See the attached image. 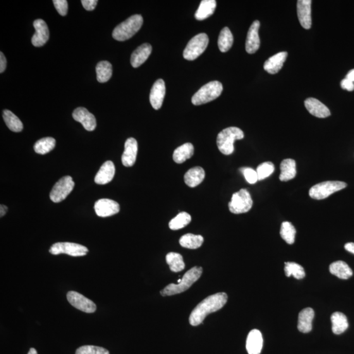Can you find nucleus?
<instances>
[{"label": "nucleus", "mask_w": 354, "mask_h": 354, "mask_svg": "<svg viewBox=\"0 0 354 354\" xmlns=\"http://www.w3.org/2000/svg\"><path fill=\"white\" fill-rule=\"evenodd\" d=\"M228 295L225 293H218L208 296L198 304L189 317V322L192 326H198L203 323L210 313L221 310L226 305Z\"/></svg>", "instance_id": "1"}, {"label": "nucleus", "mask_w": 354, "mask_h": 354, "mask_svg": "<svg viewBox=\"0 0 354 354\" xmlns=\"http://www.w3.org/2000/svg\"><path fill=\"white\" fill-rule=\"evenodd\" d=\"M203 269L202 267H195L189 270L184 275L180 283L168 285L161 291V295L164 296L176 295L188 290L196 281L202 276Z\"/></svg>", "instance_id": "2"}, {"label": "nucleus", "mask_w": 354, "mask_h": 354, "mask_svg": "<svg viewBox=\"0 0 354 354\" xmlns=\"http://www.w3.org/2000/svg\"><path fill=\"white\" fill-rule=\"evenodd\" d=\"M243 137L244 133L240 128L231 127L224 129L217 136V147L222 154L231 155L234 151V142L236 140L242 139Z\"/></svg>", "instance_id": "3"}, {"label": "nucleus", "mask_w": 354, "mask_h": 354, "mask_svg": "<svg viewBox=\"0 0 354 354\" xmlns=\"http://www.w3.org/2000/svg\"><path fill=\"white\" fill-rule=\"evenodd\" d=\"M143 18L140 15H134L117 26L112 32V37L117 41L123 42L132 38L140 29Z\"/></svg>", "instance_id": "4"}, {"label": "nucleus", "mask_w": 354, "mask_h": 354, "mask_svg": "<svg viewBox=\"0 0 354 354\" xmlns=\"http://www.w3.org/2000/svg\"><path fill=\"white\" fill-rule=\"evenodd\" d=\"M223 87L218 81H210L201 87L192 98V102L196 106L212 101L221 95Z\"/></svg>", "instance_id": "5"}, {"label": "nucleus", "mask_w": 354, "mask_h": 354, "mask_svg": "<svg viewBox=\"0 0 354 354\" xmlns=\"http://www.w3.org/2000/svg\"><path fill=\"white\" fill-rule=\"evenodd\" d=\"M347 185L342 181H325L313 186L309 191V195L312 199L324 200L332 193L345 188Z\"/></svg>", "instance_id": "6"}, {"label": "nucleus", "mask_w": 354, "mask_h": 354, "mask_svg": "<svg viewBox=\"0 0 354 354\" xmlns=\"http://www.w3.org/2000/svg\"><path fill=\"white\" fill-rule=\"evenodd\" d=\"M209 44V38L206 33H201L192 38L184 50L183 57L188 61H193L199 57L206 49Z\"/></svg>", "instance_id": "7"}, {"label": "nucleus", "mask_w": 354, "mask_h": 354, "mask_svg": "<svg viewBox=\"0 0 354 354\" xmlns=\"http://www.w3.org/2000/svg\"><path fill=\"white\" fill-rule=\"evenodd\" d=\"M252 206V198L246 189H241L234 193L228 203L229 211L234 214H245L251 210Z\"/></svg>", "instance_id": "8"}, {"label": "nucleus", "mask_w": 354, "mask_h": 354, "mask_svg": "<svg viewBox=\"0 0 354 354\" xmlns=\"http://www.w3.org/2000/svg\"><path fill=\"white\" fill-rule=\"evenodd\" d=\"M74 182L70 176H65L57 182L50 192V199L52 202L59 203L65 200L73 190Z\"/></svg>", "instance_id": "9"}, {"label": "nucleus", "mask_w": 354, "mask_h": 354, "mask_svg": "<svg viewBox=\"0 0 354 354\" xmlns=\"http://www.w3.org/2000/svg\"><path fill=\"white\" fill-rule=\"evenodd\" d=\"M88 249L80 244L59 242L54 244L50 248L52 255L66 254L72 257H83L87 254Z\"/></svg>", "instance_id": "10"}, {"label": "nucleus", "mask_w": 354, "mask_h": 354, "mask_svg": "<svg viewBox=\"0 0 354 354\" xmlns=\"http://www.w3.org/2000/svg\"><path fill=\"white\" fill-rule=\"evenodd\" d=\"M67 299L71 305L82 312L91 314L96 311L97 306L95 304L77 292L69 291L67 293Z\"/></svg>", "instance_id": "11"}, {"label": "nucleus", "mask_w": 354, "mask_h": 354, "mask_svg": "<svg viewBox=\"0 0 354 354\" xmlns=\"http://www.w3.org/2000/svg\"><path fill=\"white\" fill-rule=\"evenodd\" d=\"M36 30L32 38L33 46L42 47L46 44L49 38V31L46 23L42 19H37L33 24Z\"/></svg>", "instance_id": "12"}, {"label": "nucleus", "mask_w": 354, "mask_h": 354, "mask_svg": "<svg viewBox=\"0 0 354 354\" xmlns=\"http://www.w3.org/2000/svg\"><path fill=\"white\" fill-rule=\"evenodd\" d=\"M73 117L76 121L80 122L83 128L88 131H94L97 127L96 118L83 107H79L73 112Z\"/></svg>", "instance_id": "13"}, {"label": "nucleus", "mask_w": 354, "mask_h": 354, "mask_svg": "<svg viewBox=\"0 0 354 354\" xmlns=\"http://www.w3.org/2000/svg\"><path fill=\"white\" fill-rule=\"evenodd\" d=\"M95 210L100 217H111L118 214L119 205L114 200L101 199L98 200L95 204Z\"/></svg>", "instance_id": "14"}, {"label": "nucleus", "mask_w": 354, "mask_h": 354, "mask_svg": "<svg viewBox=\"0 0 354 354\" xmlns=\"http://www.w3.org/2000/svg\"><path fill=\"white\" fill-rule=\"evenodd\" d=\"M260 26L259 21H255L249 29L245 43V49L248 54H255L259 49L260 40L258 36V30H259Z\"/></svg>", "instance_id": "15"}, {"label": "nucleus", "mask_w": 354, "mask_h": 354, "mask_svg": "<svg viewBox=\"0 0 354 354\" xmlns=\"http://www.w3.org/2000/svg\"><path fill=\"white\" fill-rule=\"evenodd\" d=\"M166 95V84L162 79L157 80L153 85L150 94V101L155 110L162 107Z\"/></svg>", "instance_id": "16"}, {"label": "nucleus", "mask_w": 354, "mask_h": 354, "mask_svg": "<svg viewBox=\"0 0 354 354\" xmlns=\"http://www.w3.org/2000/svg\"><path fill=\"white\" fill-rule=\"evenodd\" d=\"M311 0H299L297 2V15L301 26L306 30L312 26L311 16Z\"/></svg>", "instance_id": "17"}, {"label": "nucleus", "mask_w": 354, "mask_h": 354, "mask_svg": "<svg viewBox=\"0 0 354 354\" xmlns=\"http://www.w3.org/2000/svg\"><path fill=\"white\" fill-rule=\"evenodd\" d=\"M138 152L137 141L129 138L125 143V150L122 155L121 162L124 166L131 167L135 164Z\"/></svg>", "instance_id": "18"}, {"label": "nucleus", "mask_w": 354, "mask_h": 354, "mask_svg": "<svg viewBox=\"0 0 354 354\" xmlns=\"http://www.w3.org/2000/svg\"><path fill=\"white\" fill-rule=\"evenodd\" d=\"M305 105L309 113L317 118H325L331 116L328 108L315 98H308L305 100Z\"/></svg>", "instance_id": "19"}, {"label": "nucleus", "mask_w": 354, "mask_h": 354, "mask_svg": "<svg viewBox=\"0 0 354 354\" xmlns=\"http://www.w3.org/2000/svg\"><path fill=\"white\" fill-rule=\"evenodd\" d=\"M263 346L261 332L257 329H253L249 333L246 342V348L249 354H260Z\"/></svg>", "instance_id": "20"}, {"label": "nucleus", "mask_w": 354, "mask_h": 354, "mask_svg": "<svg viewBox=\"0 0 354 354\" xmlns=\"http://www.w3.org/2000/svg\"><path fill=\"white\" fill-rule=\"evenodd\" d=\"M288 56V52L282 51L270 57L264 63V70L271 74L278 73L283 67L284 63L286 61Z\"/></svg>", "instance_id": "21"}, {"label": "nucleus", "mask_w": 354, "mask_h": 354, "mask_svg": "<svg viewBox=\"0 0 354 354\" xmlns=\"http://www.w3.org/2000/svg\"><path fill=\"white\" fill-rule=\"evenodd\" d=\"M152 46L149 44H144L134 51L131 57V64L133 68H138L145 63L152 52Z\"/></svg>", "instance_id": "22"}, {"label": "nucleus", "mask_w": 354, "mask_h": 354, "mask_svg": "<svg viewBox=\"0 0 354 354\" xmlns=\"http://www.w3.org/2000/svg\"><path fill=\"white\" fill-rule=\"evenodd\" d=\"M115 166L113 162L107 161L104 163L95 176V182L98 185H106L111 182L115 174Z\"/></svg>", "instance_id": "23"}, {"label": "nucleus", "mask_w": 354, "mask_h": 354, "mask_svg": "<svg viewBox=\"0 0 354 354\" xmlns=\"http://www.w3.org/2000/svg\"><path fill=\"white\" fill-rule=\"evenodd\" d=\"M314 311L311 308L303 309L298 315V329L303 333L312 331V322L314 317Z\"/></svg>", "instance_id": "24"}, {"label": "nucleus", "mask_w": 354, "mask_h": 354, "mask_svg": "<svg viewBox=\"0 0 354 354\" xmlns=\"http://www.w3.org/2000/svg\"><path fill=\"white\" fill-rule=\"evenodd\" d=\"M205 173L202 167L197 166L188 170L185 174L186 185L190 188H194L200 185L204 180Z\"/></svg>", "instance_id": "25"}, {"label": "nucleus", "mask_w": 354, "mask_h": 354, "mask_svg": "<svg viewBox=\"0 0 354 354\" xmlns=\"http://www.w3.org/2000/svg\"><path fill=\"white\" fill-rule=\"evenodd\" d=\"M329 271L332 275L342 279H348L353 275L350 267L342 260L332 262L330 265Z\"/></svg>", "instance_id": "26"}, {"label": "nucleus", "mask_w": 354, "mask_h": 354, "mask_svg": "<svg viewBox=\"0 0 354 354\" xmlns=\"http://www.w3.org/2000/svg\"><path fill=\"white\" fill-rule=\"evenodd\" d=\"M216 7L215 0H203L196 12L195 18L198 21L205 20L214 13Z\"/></svg>", "instance_id": "27"}, {"label": "nucleus", "mask_w": 354, "mask_h": 354, "mask_svg": "<svg viewBox=\"0 0 354 354\" xmlns=\"http://www.w3.org/2000/svg\"><path fill=\"white\" fill-rule=\"evenodd\" d=\"M194 152V148L191 143H185L174 150L173 159L176 164H181L191 158Z\"/></svg>", "instance_id": "28"}, {"label": "nucleus", "mask_w": 354, "mask_h": 354, "mask_svg": "<svg viewBox=\"0 0 354 354\" xmlns=\"http://www.w3.org/2000/svg\"><path fill=\"white\" fill-rule=\"evenodd\" d=\"M281 173L279 180L288 181L295 178L296 174V162L292 159L283 160L280 164Z\"/></svg>", "instance_id": "29"}, {"label": "nucleus", "mask_w": 354, "mask_h": 354, "mask_svg": "<svg viewBox=\"0 0 354 354\" xmlns=\"http://www.w3.org/2000/svg\"><path fill=\"white\" fill-rule=\"evenodd\" d=\"M332 331L334 334H341L348 328V320L345 315L341 312H334L331 317Z\"/></svg>", "instance_id": "30"}, {"label": "nucleus", "mask_w": 354, "mask_h": 354, "mask_svg": "<svg viewBox=\"0 0 354 354\" xmlns=\"http://www.w3.org/2000/svg\"><path fill=\"white\" fill-rule=\"evenodd\" d=\"M234 37L231 30L228 27L224 28L220 33L218 40V46L222 52L228 51L233 46Z\"/></svg>", "instance_id": "31"}, {"label": "nucleus", "mask_w": 354, "mask_h": 354, "mask_svg": "<svg viewBox=\"0 0 354 354\" xmlns=\"http://www.w3.org/2000/svg\"><path fill=\"white\" fill-rule=\"evenodd\" d=\"M203 240H204L202 236L186 234L181 237L179 243L182 247L190 249V250H196L202 245Z\"/></svg>", "instance_id": "32"}, {"label": "nucleus", "mask_w": 354, "mask_h": 354, "mask_svg": "<svg viewBox=\"0 0 354 354\" xmlns=\"http://www.w3.org/2000/svg\"><path fill=\"white\" fill-rule=\"evenodd\" d=\"M3 118L8 128L13 132H21L23 129V124L20 119L9 110H4Z\"/></svg>", "instance_id": "33"}, {"label": "nucleus", "mask_w": 354, "mask_h": 354, "mask_svg": "<svg viewBox=\"0 0 354 354\" xmlns=\"http://www.w3.org/2000/svg\"><path fill=\"white\" fill-rule=\"evenodd\" d=\"M56 140L52 137H45L38 140L33 146V149L37 154L44 155L47 154L56 147Z\"/></svg>", "instance_id": "34"}, {"label": "nucleus", "mask_w": 354, "mask_h": 354, "mask_svg": "<svg viewBox=\"0 0 354 354\" xmlns=\"http://www.w3.org/2000/svg\"><path fill=\"white\" fill-rule=\"evenodd\" d=\"M97 79L100 83H105L111 78L112 66L108 61H101L96 66Z\"/></svg>", "instance_id": "35"}, {"label": "nucleus", "mask_w": 354, "mask_h": 354, "mask_svg": "<svg viewBox=\"0 0 354 354\" xmlns=\"http://www.w3.org/2000/svg\"><path fill=\"white\" fill-rule=\"evenodd\" d=\"M166 262L172 272H179L185 269V264L184 262L183 256L179 253L173 252L168 253L166 255Z\"/></svg>", "instance_id": "36"}, {"label": "nucleus", "mask_w": 354, "mask_h": 354, "mask_svg": "<svg viewBox=\"0 0 354 354\" xmlns=\"http://www.w3.org/2000/svg\"><path fill=\"white\" fill-rule=\"evenodd\" d=\"M192 221V217L188 213L182 212L173 218L169 222V226L170 229L173 231H177L185 228Z\"/></svg>", "instance_id": "37"}, {"label": "nucleus", "mask_w": 354, "mask_h": 354, "mask_svg": "<svg viewBox=\"0 0 354 354\" xmlns=\"http://www.w3.org/2000/svg\"><path fill=\"white\" fill-rule=\"evenodd\" d=\"M285 273L286 276H293L297 279H303L305 277V272L302 266L295 262H287L285 263Z\"/></svg>", "instance_id": "38"}, {"label": "nucleus", "mask_w": 354, "mask_h": 354, "mask_svg": "<svg viewBox=\"0 0 354 354\" xmlns=\"http://www.w3.org/2000/svg\"><path fill=\"white\" fill-rule=\"evenodd\" d=\"M296 233L295 226L291 222H284L281 224L280 235L286 243L290 245L295 243Z\"/></svg>", "instance_id": "39"}, {"label": "nucleus", "mask_w": 354, "mask_h": 354, "mask_svg": "<svg viewBox=\"0 0 354 354\" xmlns=\"http://www.w3.org/2000/svg\"><path fill=\"white\" fill-rule=\"evenodd\" d=\"M275 167L272 162H267L259 165L257 169L258 181H262L274 173Z\"/></svg>", "instance_id": "40"}, {"label": "nucleus", "mask_w": 354, "mask_h": 354, "mask_svg": "<svg viewBox=\"0 0 354 354\" xmlns=\"http://www.w3.org/2000/svg\"><path fill=\"white\" fill-rule=\"evenodd\" d=\"M76 354H110L109 350L102 347L95 346H83L76 351Z\"/></svg>", "instance_id": "41"}, {"label": "nucleus", "mask_w": 354, "mask_h": 354, "mask_svg": "<svg viewBox=\"0 0 354 354\" xmlns=\"http://www.w3.org/2000/svg\"><path fill=\"white\" fill-rule=\"evenodd\" d=\"M240 171L245 176L246 181L251 185L255 184L258 181V174L255 170L250 167H242Z\"/></svg>", "instance_id": "42"}, {"label": "nucleus", "mask_w": 354, "mask_h": 354, "mask_svg": "<svg viewBox=\"0 0 354 354\" xmlns=\"http://www.w3.org/2000/svg\"><path fill=\"white\" fill-rule=\"evenodd\" d=\"M55 7L61 16H65L68 12V2L66 0H54Z\"/></svg>", "instance_id": "43"}, {"label": "nucleus", "mask_w": 354, "mask_h": 354, "mask_svg": "<svg viewBox=\"0 0 354 354\" xmlns=\"http://www.w3.org/2000/svg\"><path fill=\"white\" fill-rule=\"evenodd\" d=\"M98 1L97 0H82L81 4H82L83 8L87 11L94 10L96 8Z\"/></svg>", "instance_id": "44"}, {"label": "nucleus", "mask_w": 354, "mask_h": 354, "mask_svg": "<svg viewBox=\"0 0 354 354\" xmlns=\"http://www.w3.org/2000/svg\"><path fill=\"white\" fill-rule=\"evenodd\" d=\"M341 85L343 90L348 91V92H352L354 90L353 83L348 79L345 78L342 80Z\"/></svg>", "instance_id": "45"}, {"label": "nucleus", "mask_w": 354, "mask_h": 354, "mask_svg": "<svg viewBox=\"0 0 354 354\" xmlns=\"http://www.w3.org/2000/svg\"><path fill=\"white\" fill-rule=\"evenodd\" d=\"M7 66V60L3 52H0V73H3L6 70Z\"/></svg>", "instance_id": "46"}, {"label": "nucleus", "mask_w": 354, "mask_h": 354, "mask_svg": "<svg viewBox=\"0 0 354 354\" xmlns=\"http://www.w3.org/2000/svg\"><path fill=\"white\" fill-rule=\"evenodd\" d=\"M344 248L347 251L354 255V243H347L344 245Z\"/></svg>", "instance_id": "47"}, {"label": "nucleus", "mask_w": 354, "mask_h": 354, "mask_svg": "<svg viewBox=\"0 0 354 354\" xmlns=\"http://www.w3.org/2000/svg\"><path fill=\"white\" fill-rule=\"evenodd\" d=\"M7 210H8V207L4 205H0V216L1 217L4 216L6 215Z\"/></svg>", "instance_id": "48"}, {"label": "nucleus", "mask_w": 354, "mask_h": 354, "mask_svg": "<svg viewBox=\"0 0 354 354\" xmlns=\"http://www.w3.org/2000/svg\"><path fill=\"white\" fill-rule=\"evenodd\" d=\"M346 79H348V80H350L351 81H352V82H354V69L353 70H351L348 74H347L346 75Z\"/></svg>", "instance_id": "49"}, {"label": "nucleus", "mask_w": 354, "mask_h": 354, "mask_svg": "<svg viewBox=\"0 0 354 354\" xmlns=\"http://www.w3.org/2000/svg\"><path fill=\"white\" fill-rule=\"evenodd\" d=\"M28 354H38L37 350L35 348H30L29 351H28Z\"/></svg>", "instance_id": "50"}]
</instances>
